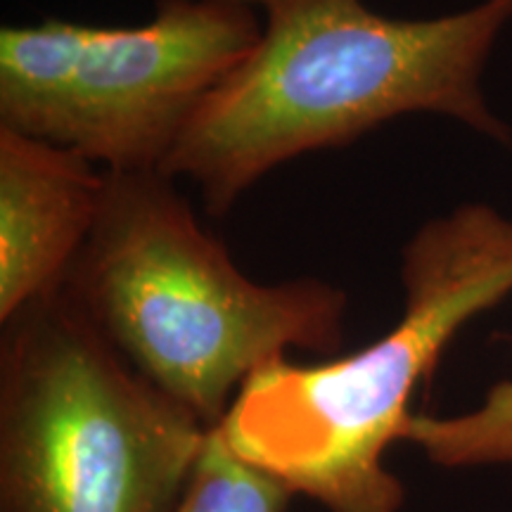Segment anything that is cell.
Masks as SVG:
<instances>
[{"mask_svg":"<svg viewBox=\"0 0 512 512\" xmlns=\"http://www.w3.org/2000/svg\"><path fill=\"white\" fill-rule=\"evenodd\" d=\"M105 171L0 128V323L57 294L98 221Z\"/></svg>","mask_w":512,"mask_h":512,"instance_id":"6","label":"cell"},{"mask_svg":"<svg viewBox=\"0 0 512 512\" xmlns=\"http://www.w3.org/2000/svg\"><path fill=\"white\" fill-rule=\"evenodd\" d=\"M261 12L256 46L207 95L162 174L190 178L221 216L268 171L358 140L413 112L458 119L496 143L482 72L512 0L430 19L377 15L363 0H242Z\"/></svg>","mask_w":512,"mask_h":512,"instance_id":"1","label":"cell"},{"mask_svg":"<svg viewBox=\"0 0 512 512\" xmlns=\"http://www.w3.org/2000/svg\"><path fill=\"white\" fill-rule=\"evenodd\" d=\"M401 441L418 446L432 465L446 470L512 467V380L494 384L472 411L413 413Z\"/></svg>","mask_w":512,"mask_h":512,"instance_id":"7","label":"cell"},{"mask_svg":"<svg viewBox=\"0 0 512 512\" xmlns=\"http://www.w3.org/2000/svg\"><path fill=\"white\" fill-rule=\"evenodd\" d=\"M292 498L278 479L240 458L214 427L174 512H287Z\"/></svg>","mask_w":512,"mask_h":512,"instance_id":"8","label":"cell"},{"mask_svg":"<svg viewBox=\"0 0 512 512\" xmlns=\"http://www.w3.org/2000/svg\"><path fill=\"white\" fill-rule=\"evenodd\" d=\"M152 387L219 427L256 370L344 342L347 294L254 283L162 171H105L98 221L62 290Z\"/></svg>","mask_w":512,"mask_h":512,"instance_id":"2","label":"cell"},{"mask_svg":"<svg viewBox=\"0 0 512 512\" xmlns=\"http://www.w3.org/2000/svg\"><path fill=\"white\" fill-rule=\"evenodd\" d=\"M242 0H159L140 27L46 19L0 31V128L105 171H162L183 131L256 46Z\"/></svg>","mask_w":512,"mask_h":512,"instance_id":"5","label":"cell"},{"mask_svg":"<svg viewBox=\"0 0 512 512\" xmlns=\"http://www.w3.org/2000/svg\"><path fill=\"white\" fill-rule=\"evenodd\" d=\"M401 285L392 330L349 356L268 363L219 425L240 458L325 512H401L406 486L384 456L451 339L512 294V221L489 204L427 221L403 247Z\"/></svg>","mask_w":512,"mask_h":512,"instance_id":"3","label":"cell"},{"mask_svg":"<svg viewBox=\"0 0 512 512\" xmlns=\"http://www.w3.org/2000/svg\"><path fill=\"white\" fill-rule=\"evenodd\" d=\"M209 430L64 292L0 335V512H174Z\"/></svg>","mask_w":512,"mask_h":512,"instance_id":"4","label":"cell"}]
</instances>
